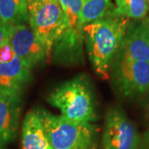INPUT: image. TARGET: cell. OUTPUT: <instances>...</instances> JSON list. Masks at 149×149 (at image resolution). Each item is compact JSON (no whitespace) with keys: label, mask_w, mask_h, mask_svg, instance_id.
<instances>
[{"label":"cell","mask_w":149,"mask_h":149,"mask_svg":"<svg viewBox=\"0 0 149 149\" xmlns=\"http://www.w3.org/2000/svg\"><path fill=\"white\" fill-rule=\"evenodd\" d=\"M22 149H53L42 121L34 110L25 115L21 130Z\"/></svg>","instance_id":"cell-12"},{"label":"cell","mask_w":149,"mask_h":149,"mask_svg":"<svg viewBox=\"0 0 149 149\" xmlns=\"http://www.w3.org/2000/svg\"><path fill=\"white\" fill-rule=\"evenodd\" d=\"M140 140L139 129L122 108H109L104 118L103 149H138Z\"/></svg>","instance_id":"cell-6"},{"label":"cell","mask_w":149,"mask_h":149,"mask_svg":"<svg viewBox=\"0 0 149 149\" xmlns=\"http://www.w3.org/2000/svg\"><path fill=\"white\" fill-rule=\"evenodd\" d=\"M16 56L8 42L0 47V63H7Z\"/></svg>","instance_id":"cell-16"},{"label":"cell","mask_w":149,"mask_h":149,"mask_svg":"<svg viewBox=\"0 0 149 149\" xmlns=\"http://www.w3.org/2000/svg\"><path fill=\"white\" fill-rule=\"evenodd\" d=\"M65 16L66 27L56 42L61 53L76 56L84 52V33L80 24V15L84 0H59Z\"/></svg>","instance_id":"cell-8"},{"label":"cell","mask_w":149,"mask_h":149,"mask_svg":"<svg viewBox=\"0 0 149 149\" xmlns=\"http://www.w3.org/2000/svg\"><path fill=\"white\" fill-rule=\"evenodd\" d=\"M119 52L133 60L149 63V26L145 18L130 23Z\"/></svg>","instance_id":"cell-11"},{"label":"cell","mask_w":149,"mask_h":149,"mask_svg":"<svg viewBox=\"0 0 149 149\" xmlns=\"http://www.w3.org/2000/svg\"><path fill=\"white\" fill-rule=\"evenodd\" d=\"M0 22L6 27L28 22L27 0H0Z\"/></svg>","instance_id":"cell-13"},{"label":"cell","mask_w":149,"mask_h":149,"mask_svg":"<svg viewBox=\"0 0 149 149\" xmlns=\"http://www.w3.org/2000/svg\"><path fill=\"white\" fill-rule=\"evenodd\" d=\"M145 20H146L147 23L148 24V26H149V17H145Z\"/></svg>","instance_id":"cell-20"},{"label":"cell","mask_w":149,"mask_h":149,"mask_svg":"<svg viewBox=\"0 0 149 149\" xmlns=\"http://www.w3.org/2000/svg\"><path fill=\"white\" fill-rule=\"evenodd\" d=\"M7 31L13 52L29 70L42 65L49 57L47 49L27 24L7 27Z\"/></svg>","instance_id":"cell-7"},{"label":"cell","mask_w":149,"mask_h":149,"mask_svg":"<svg viewBox=\"0 0 149 149\" xmlns=\"http://www.w3.org/2000/svg\"><path fill=\"white\" fill-rule=\"evenodd\" d=\"M130 21L117 14L113 8L106 15L83 27L86 52L94 71L103 79L121 47Z\"/></svg>","instance_id":"cell-1"},{"label":"cell","mask_w":149,"mask_h":149,"mask_svg":"<svg viewBox=\"0 0 149 149\" xmlns=\"http://www.w3.org/2000/svg\"><path fill=\"white\" fill-rule=\"evenodd\" d=\"M47 101L70 120L93 123L98 118L95 92L87 74H78L61 84L49 94Z\"/></svg>","instance_id":"cell-2"},{"label":"cell","mask_w":149,"mask_h":149,"mask_svg":"<svg viewBox=\"0 0 149 149\" xmlns=\"http://www.w3.org/2000/svg\"><path fill=\"white\" fill-rule=\"evenodd\" d=\"M28 23L49 55L65 29L66 21L59 0H27Z\"/></svg>","instance_id":"cell-5"},{"label":"cell","mask_w":149,"mask_h":149,"mask_svg":"<svg viewBox=\"0 0 149 149\" xmlns=\"http://www.w3.org/2000/svg\"><path fill=\"white\" fill-rule=\"evenodd\" d=\"M148 5H149V0H148Z\"/></svg>","instance_id":"cell-22"},{"label":"cell","mask_w":149,"mask_h":149,"mask_svg":"<svg viewBox=\"0 0 149 149\" xmlns=\"http://www.w3.org/2000/svg\"><path fill=\"white\" fill-rule=\"evenodd\" d=\"M115 13L128 19L142 20L149 11L148 0H115Z\"/></svg>","instance_id":"cell-15"},{"label":"cell","mask_w":149,"mask_h":149,"mask_svg":"<svg viewBox=\"0 0 149 149\" xmlns=\"http://www.w3.org/2000/svg\"><path fill=\"white\" fill-rule=\"evenodd\" d=\"M32 79L31 70L17 56L9 62L0 63V94L22 98Z\"/></svg>","instance_id":"cell-9"},{"label":"cell","mask_w":149,"mask_h":149,"mask_svg":"<svg viewBox=\"0 0 149 149\" xmlns=\"http://www.w3.org/2000/svg\"><path fill=\"white\" fill-rule=\"evenodd\" d=\"M114 91L124 99H139L149 91V63L128 57L118 51L109 70Z\"/></svg>","instance_id":"cell-4"},{"label":"cell","mask_w":149,"mask_h":149,"mask_svg":"<svg viewBox=\"0 0 149 149\" xmlns=\"http://www.w3.org/2000/svg\"><path fill=\"white\" fill-rule=\"evenodd\" d=\"M53 149H98L99 128L92 123L75 122L45 109H36Z\"/></svg>","instance_id":"cell-3"},{"label":"cell","mask_w":149,"mask_h":149,"mask_svg":"<svg viewBox=\"0 0 149 149\" xmlns=\"http://www.w3.org/2000/svg\"><path fill=\"white\" fill-rule=\"evenodd\" d=\"M22 113V98L0 94V147L16 139Z\"/></svg>","instance_id":"cell-10"},{"label":"cell","mask_w":149,"mask_h":149,"mask_svg":"<svg viewBox=\"0 0 149 149\" xmlns=\"http://www.w3.org/2000/svg\"><path fill=\"white\" fill-rule=\"evenodd\" d=\"M8 42V31L7 27L0 22V47Z\"/></svg>","instance_id":"cell-18"},{"label":"cell","mask_w":149,"mask_h":149,"mask_svg":"<svg viewBox=\"0 0 149 149\" xmlns=\"http://www.w3.org/2000/svg\"><path fill=\"white\" fill-rule=\"evenodd\" d=\"M0 149H6L5 148H3V147H0Z\"/></svg>","instance_id":"cell-21"},{"label":"cell","mask_w":149,"mask_h":149,"mask_svg":"<svg viewBox=\"0 0 149 149\" xmlns=\"http://www.w3.org/2000/svg\"><path fill=\"white\" fill-rule=\"evenodd\" d=\"M112 8L111 0H84L80 15V26L83 27L104 17Z\"/></svg>","instance_id":"cell-14"},{"label":"cell","mask_w":149,"mask_h":149,"mask_svg":"<svg viewBox=\"0 0 149 149\" xmlns=\"http://www.w3.org/2000/svg\"><path fill=\"white\" fill-rule=\"evenodd\" d=\"M138 149H149V129L141 136V140Z\"/></svg>","instance_id":"cell-17"},{"label":"cell","mask_w":149,"mask_h":149,"mask_svg":"<svg viewBox=\"0 0 149 149\" xmlns=\"http://www.w3.org/2000/svg\"><path fill=\"white\" fill-rule=\"evenodd\" d=\"M144 113L146 118L149 121V91L148 93L144 96Z\"/></svg>","instance_id":"cell-19"}]
</instances>
